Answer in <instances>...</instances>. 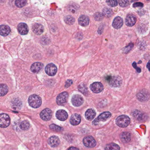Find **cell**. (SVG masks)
<instances>
[{
	"label": "cell",
	"mask_w": 150,
	"mask_h": 150,
	"mask_svg": "<svg viewBox=\"0 0 150 150\" xmlns=\"http://www.w3.org/2000/svg\"><path fill=\"white\" fill-rule=\"evenodd\" d=\"M10 123V118L6 114H0V127L6 128Z\"/></svg>",
	"instance_id": "obj_5"
},
{
	"label": "cell",
	"mask_w": 150,
	"mask_h": 150,
	"mask_svg": "<svg viewBox=\"0 0 150 150\" xmlns=\"http://www.w3.org/2000/svg\"><path fill=\"white\" fill-rule=\"evenodd\" d=\"M40 117L44 121H49L52 118V111L49 108L45 109L41 112Z\"/></svg>",
	"instance_id": "obj_10"
},
{
	"label": "cell",
	"mask_w": 150,
	"mask_h": 150,
	"mask_svg": "<svg viewBox=\"0 0 150 150\" xmlns=\"http://www.w3.org/2000/svg\"><path fill=\"white\" fill-rule=\"evenodd\" d=\"M78 89L80 92L85 96L88 93L87 88L84 84L82 83L79 84L78 86Z\"/></svg>",
	"instance_id": "obj_28"
},
{
	"label": "cell",
	"mask_w": 150,
	"mask_h": 150,
	"mask_svg": "<svg viewBox=\"0 0 150 150\" xmlns=\"http://www.w3.org/2000/svg\"><path fill=\"white\" fill-rule=\"evenodd\" d=\"M117 125L120 127H126L130 122V119L128 116L122 115L117 118L116 120Z\"/></svg>",
	"instance_id": "obj_2"
},
{
	"label": "cell",
	"mask_w": 150,
	"mask_h": 150,
	"mask_svg": "<svg viewBox=\"0 0 150 150\" xmlns=\"http://www.w3.org/2000/svg\"><path fill=\"white\" fill-rule=\"evenodd\" d=\"M77 9H78V7H77V5H74L70 6L69 7L70 11L72 12H73V13L76 12V10H77Z\"/></svg>",
	"instance_id": "obj_38"
},
{
	"label": "cell",
	"mask_w": 150,
	"mask_h": 150,
	"mask_svg": "<svg viewBox=\"0 0 150 150\" xmlns=\"http://www.w3.org/2000/svg\"><path fill=\"white\" fill-rule=\"evenodd\" d=\"M90 88L93 93H101L103 89L102 84L99 82H95L90 85Z\"/></svg>",
	"instance_id": "obj_8"
},
{
	"label": "cell",
	"mask_w": 150,
	"mask_h": 150,
	"mask_svg": "<svg viewBox=\"0 0 150 150\" xmlns=\"http://www.w3.org/2000/svg\"><path fill=\"white\" fill-rule=\"evenodd\" d=\"M68 150H79V149H78V148H76L75 147H70Z\"/></svg>",
	"instance_id": "obj_42"
},
{
	"label": "cell",
	"mask_w": 150,
	"mask_h": 150,
	"mask_svg": "<svg viewBox=\"0 0 150 150\" xmlns=\"http://www.w3.org/2000/svg\"><path fill=\"white\" fill-rule=\"evenodd\" d=\"M111 114L109 112H105L102 113L98 117V118L93 121V123H92L93 125L97 126L101 121L105 122L107 119L111 117Z\"/></svg>",
	"instance_id": "obj_4"
},
{
	"label": "cell",
	"mask_w": 150,
	"mask_h": 150,
	"mask_svg": "<svg viewBox=\"0 0 150 150\" xmlns=\"http://www.w3.org/2000/svg\"><path fill=\"white\" fill-rule=\"evenodd\" d=\"M68 98V93L67 92H63L58 96L56 98V102L59 105H64L66 103Z\"/></svg>",
	"instance_id": "obj_6"
},
{
	"label": "cell",
	"mask_w": 150,
	"mask_h": 150,
	"mask_svg": "<svg viewBox=\"0 0 150 150\" xmlns=\"http://www.w3.org/2000/svg\"><path fill=\"white\" fill-rule=\"evenodd\" d=\"M103 15L107 17H111L112 14V11L109 8H105L103 10Z\"/></svg>",
	"instance_id": "obj_31"
},
{
	"label": "cell",
	"mask_w": 150,
	"mask_h": 150,
	"mask_svg": "<svg viewBox=\"0 0 150 150\" xmlns=\"http://www.w3.org/2000/svg\"><path fill=\"white\" fill-rule=\"evenodd\" d=\"M121 141L124 143L130 142L131 140V134L128 132H123L120 135Z\"/></svg>",
	"instance_id": "obj_24"
},
{
	"label": "cell",
	"mask_w": 150,
	"mask_h": 150,
	"mask_svg": "<svg viewBox=\"0 0 150 150\" xmlns=\"http://www.w3.org/2000/svg\"><path fill=\"white\" fill-rule=\"evenodd\" d=\"M73 84V81L71 80H68L66 81V84H65V87L68 88L70 85Z\"/></svg>",
	"instance_id": "obj_40"
},
{
	"label": "cell",
	"mask_w": 150,
	"mask_h": 150,
	"mask_svg": "<svg viewBox=\"0 0 150 150\" xmlns=\"http://www.w3.org/2000/svg\"><path fill=\"white\" fill-rule=\"evenodd\" d=\"M20 128H21L22 130H28L30 127V124L28 121H24L22 122H21L20 125Z\"/></svg>",
	"instance_id": "obj_29"
},
{
	"label": "cell",
	"mask_w": 150,
	"mask_h": 150,
	"mask_svg": "<svg viewBox=\"0 0 150 150\" xmlns=\"http://www.w3.org/2000/svg\"><path fill=\"white\" fill-rule=\"evenodd\" d=\"M149 65H150V63L149 62H148V64H147V68L149 70Z\"/></svg>",
	"instance_id": "obj_43"
},
{
	"label": "cell",
	"mask_w": 150,
	"mask_h": 150,
	"mask_svg": "<svg viewBox=\"0 0 150 150\" xmlns=\"http://www.w3.org/2000/svg\"><path fill=\"white\" fill-rule=\"evenodd\" d=\"M64 21H65V23L67 24L73 25L75 22V19L73 16H68L65 17L64 19Z\"/></svg>",
	"instance_id": "obj_30"
},
{
	"label": "cell",
	"mask_w": 150,
	"mask_h": 150,
	"mask_svg": "<svg viewBox=\"0 0 150 150\" xmlns=\"http://www.w3.org/2000/svg\"><path fill=\"white\" fill-rule=\"evenodd\" d=\"M51 130L56 132H61L63 130V128L59 126H57L55 124H51L49 126Z\"/></svg>",
	"instance_id": "obj_32"
},
{
	"label": "cell",
	"mask_w": 150,
	"mask_h": 150,
	"mask_svg": "<svg viewBox=\"0 0 150 150\" xmlns=\"http://www.w3.org/2000/svg\"><path fill=\"white\" fill-rule=\"evenodd\" d=\"M132 66L134 67V68L136 69V71H137V72L138 73H141V69L140 68H138L136 66V62H134V63L132 64Z\"/></svg>",
	"instance_id": "obj_41"
},
{
	"label": "cell",
	"mask_w": 150,
	"mask_h": 150,
	"mask_svg": "<svg viewBox=\"0 0 150 150\" xmlns=\"http://www.w3.org/2000/svg\"><path fill=\"white\" fill-rule=\"evenodd\" d=\"M106 2L107 3L108 5L112 7L116 6L118 5V1H107Z\"/></svg>",
	"instance_id": "obj_36"
},
{
	"label": "cell",
	"mask_w": 150,
	"mask_h": 150,
	"mask_svg": "<svg viewBox=\"0 0 150 150\" xmlns=\"http://www.w3.org/2000/svg\"><path fill=\"white\" fill-rule=\"evenodd\" d=\"M18 30L21 34L25 35L28 33L29 29L26 24L25 23H20L18 25Z\"/></svg>",
	"instance_id": "obj_19"
},
{
	"label": "cell",
	"mask_w": 150,
	"mask_h": 150,
	"mask_svg": "<svg viewBox=\"0 0 150 150\" xmlns=\"http://www.w3.org/2000/svg\"><path fill=\"white\" fill-rule=\"evenodd\" d=\"M133 45H134L133 44L130 43L126 47H125L123 49V53H127L128 52H130L131 50L133 48Z\"/></svg>",
	"instance_id": "obj_35"
},
{
	"label": "cell",
	"mask_w": 150,
	"mask_h": 150,
	"mask_svg": "<svg viewBox=\"0 0 150 150\" xmlns=\"http://www.w3.org/2000/svg\"><path fill=\"white\" fill-rule=\"evenodd\" d=\"M32 30L35 34L39 35L43 33L44 27L42 25L36 23L32 26Z\"/></svg>",
	"instance_id": "obj_14"
},
{
	"label": "cell",
	"mask_w": 150,
	"mask_h": 150,
	"mask_svg": "<svg viewBox=\"0 0 150 150\" xmlns=\"http://www.w3.org/2000/svg\"><path fill=\"white\" fill-rule=\"evenodd\" d=\"M71 102L75 107H79L83 104L84 99L82 97L79 95H75L72 97Z\"/></svg>",
	"instance_id": "obj_11"
},
{
	"label": "cell",
	"mask_w": 150,
	"mask_h": 150,
	"mask_svg": "<svg viewBox=\"0 0 150 150\" xmlns=\"http://www.w3.org/2000/svg\"><path fill=\"white\" fill-rule=\"evenodd\" d=\"M144 6V4L141 2H136V3H134L133 5V7L134 8L136 7H143Z\"/></svg>",
	"instance_id": "obj_39"
},
{
	"label": "cell",
	"mask_w": 150,
	"mask_h": 150,
	"mask_svg": "<svg viewBox=\"0 0 150 150\" xmlns=\"http://www.w3.org/2000/svg\"><path fill=\"white\" fill-rule=\"evenodd\" d=\"M8 87L6 84H0V97L5 96L8 92Z\"/></svg>",
	"instance_id": "obj_26"
},
{
	"label": "cell",
	"mask_w": 150,
	"mask_h": 150,
	"mask_svg": "<svg viewBox=\"0 0 150 150\" xmlns=\"http://www.w3.org/2000/svg\"><path fill=\"white\" fill-rule=\"evenodd\" d=\"M138 100L141 102H145L148 101L149 98V94L148 92L146 90H142L139 92L137 95Z\"/></svg>",
	"instance_id": "obj_13"
},
{
	"label": "cell",
	"mask_w": 150,
	"mask_h": 150,
	"mask_svg": "<svg viewBox=\"0 0 150 150\" xmlns=\"http://www.w3.org/2000/svg\"><path fill=\"white\" fill-rule=\"evenodd\" d=\"M43 67V64L39 62H36L31 65L30 70L34 73H38L39 72Z\"/></svg>",
	"instance_id": "obj_20"
},
{
	"label": "cell",
	"mask_w": 150,
	"mask_h": 150,
	"mask_svg": "<svg viewBox=\"0 0 150 150\" xmlns=\"http://www.w3.org/2000/svg\"><path fill=\"white\" fill-rule=\"evenodd\" d=\"M81 118L80 115L77 114H74L71 116L70 119V122L71 125L76 126L80 124Z\"/></svg>",
	"instance_id": "obj_18"
},
{
	"label": "cell",
	"mask_w": 150,
	"mask_h": 150,
	"mask_svg": "<svg viewBox=\"0 0 150 150\" xmlns=\"http://www.w3.org/2000/svg\"><path fill=\"white\" fill-rule=\"evenodd\" d=\"M119 5L120 6L122 7H126L129 5V1H118Z\"/></svg>",
	"instance_id": "obj_37"
},
{
	"label": "cell",
	"mask_w": 150,
	"mask_h": 150,
	"mask_svg": "<svg viewBox=\"0 0 150 150\" xmlns=\"http://www.w3.org/2000/svg\"><path fill=\"white\" fill-rule=\"evenodd\" d=\"M105 150H119L120 147L118 145L115 143H111L106 146Z\"/></svg>",
	"instance_id": "obj_27"
},
{
	"label": "cell",
	"mask_w": 150,
	"mask_h": 150,
	"mask_svg": "<svg viewBox=\"0 0 150 150\" xmlns=\"http://www.w3.org/2000/svg\"><path fill=\"white\" fill-rule=\"evenodd\" d=\"M11 30L8 26L2 25L0 26V34L3 36H6L10 33Z\"/></svg>",
	"instance_id": "obj_22"
},
{
	"label": "cell",
	"mask_w": 150,
	"mask_h": 150,
	"mask_svg": "<svg viewBox=\"0 0 150 150\" xmlns=\"http://www.w3.org/2000/svg\"><path fill=\"white\" fill-rule=\"evenodd\" d=\"M26 1H24V0H22V1H16L15 5L16 6L21 8L23 7L26 5Z\"/></svg>",
	"instance_id": "obj_33"
},
{
	"label": "cell",
	"mask_w": 150,
	"mask_h": 150,
	"mask_svg": "<svg viewBox=\"0 0 150 150\" xmlns=\"http://www.w3.org/2000/svg\"><path fill=\"white\" fill-rule=\"evenodd\" d=\"M41 99L40 97L37 95H32L28 99V103L30 107L33 108L39 107L41 104Z\"/></svg>",
	"instance_id": "obj_1"
},
{
	"label": "cell",
	"mask_w": 150,
	"mask_h": 150,
	"mask_svg": "<svg viewBox=\"0 0 150 150\" xmlns=\"http://www.w3.org/2000/svg\"><path fill=\"white\" fill-rule=\"evenodd\" d=\"M45 71L46 73L49 76H53L56 74L57 68L54 64H49L45 67Z\"/></svg>",
	"instance_id": "obj_7"
},
{
	"label": "cell",
	"mask_w": 150,
	"mask_h": 150,
	"mask_svg": "<svg viewBox=\"0 0 150 150\" xmlns=\"http://www.w3.org/2000/svg\"><path fill=\"white\" fill-rule=\"evenodd\" d=\"M48 143L52 147H56L59 145L60 141L57 136H53L49 138L48 140Z\"/></svg>",
	"instance_id": "obj_15"
},
{
	"label": "cell",
	"mask_w": 150,
	"mask_h": 150,
	"mask_svg": "<svg viewBox=\"0 0 150 150\" xmlns=\"http://www.w3.org/2000/svg\"><path fill=\"white\" fill-rule=\"evenodd\" d=\"M96 116V113L94 110L89 109L87 110L85 114V117L88 120H92L94 119Z\"/></svg>",
	"instance_id": "obj_23"
},
{
	"label": "cell",
	"mask_w": 150,
	"mask_h": 150,
	"mask_svg": "<svg viewBox=\"0 0 150 150\" xmlns=\"http://www.w3.org/2000/svg\"><path fill=\"white\" fill-rule=\"evenodd\" d=\"M12 106L13 109L19 110L22 107V102L19 99H15L12 102Z\"/></svg>",
	"instance_id": "obj_25"
},
{
	"label": "cell",
	"mask_w": 150,
	"mask_h": 150,
	"mask_svg": "<svg viewBox=\"0 0 150 150\" xmlns=\"http://www.w3.org/2000/svg\"><path fill=\"white\" fill-rule=\"evenodd\" d=\"M94 18L97 21H101L103 19V16L102 13L100 12H97L94 15Z\"/></svg>",
	"instance_id": "obj_34"
},
{
	"label": "cell",
	"mask_w": 150,
	"mask_h": 150,
	"mask_svg": "<svg viewBox=\"0 0 150 150\" xmlns=\"http://www.w3.org/2000/svg\"><path fill=\"white\" fill-rule=\"evenodd\" d=\"M56 117L59 120L64 121L68 118V114L65 110H59L56 112Z\"/></svg>",
	"instance_id": "obj_16"
},
{
	"label": "cell",
	"mask_w": 150,
	"mask_h": 150,
	"mask_svg": "<svg viewBox=\"0 0 150 150\" xmlns=\"http://www.w3.org/2000/svg\"><path fill=\"white\" fill-rule=\"evenodd\" d=\"M123 24V21L122 18L119 16L115 18L112 23V26L115 29H120Z\"/></svg>",
	"instance_id": "obj_17"
},
{
	"label": "cell",
	"mask_w": 150,
	"mask_h": 150,
	"mask_svg": "<svg viewBox=\"0 0 150 150\" xmlns=\"http://www.w3.org/2000/svg\"><path fill=\"white\" fill-rule=\"evenodd\" d=\"M136 22V18L133 14H128L126 16L125 23L128 26H132L135 24Z\"/></svg>",
	"instance_id": "obj_12"
},
{
	"label": "cell",
	"mask_w": 150,
	"mask_h": 150,
	"mask_svg": "<svg viewBox=\"0 0 150 150\" xmlns=\"http://www.w3.org/2000/svg\"><path fill=\"white\" fill-rule=\"evenodd\" d=\"M108 83L112 87L120 86L122 83V79L119 76H111L108 78Z\"/></svg>",
	"instance_id": "obj_3"
},
{
	"label": "cell",
	"mask_w": 150,
	"mask_h": 150,
	"mask_svg": "<svg viewBox=\"0 0 150 150\" xmlns=\"http://www.w3.org/2000/svg\"><path fill=\"white\" fill-rule=\"evenodd\" d=\"M89 23V18L86 16L82 15L78 19V23L81 26H87Z\"/></svg>",
	"instance_id": "obj_21"
},
{
	"label": "cell",
	"mask_w": 150,
	"mask_h": 150,
	"mask_svg": "<svg viewBox=\"0 0 150 150\" xmlns=\"http://www.w3.org/2000/svg\"><path fill=\"white\" fill-rule=\"evenodd\" d=\"M84 145L88 147H93L96 145V141L93 136L85 137L83 140Z\"/></svg>",
	"instance_id": "obj_9"
}]
</instances>
